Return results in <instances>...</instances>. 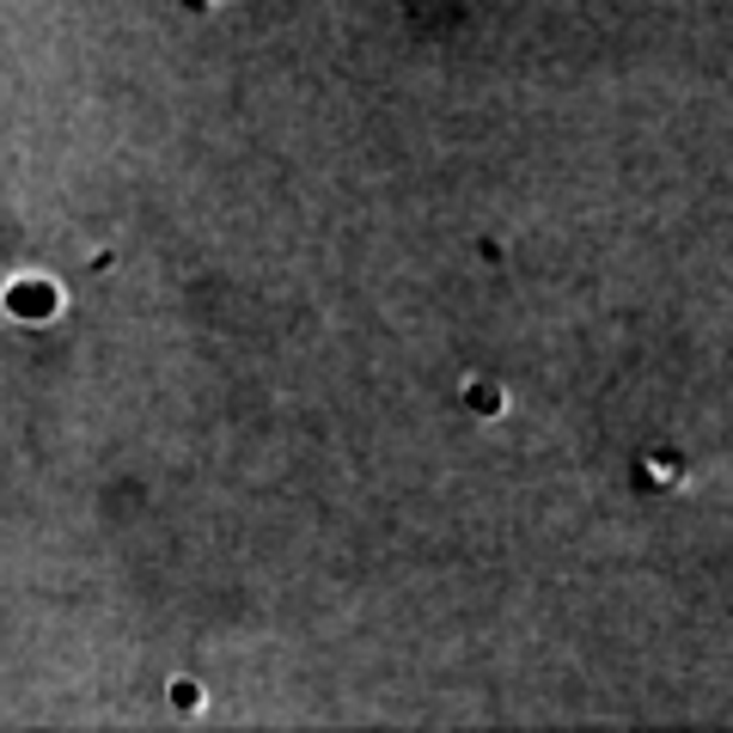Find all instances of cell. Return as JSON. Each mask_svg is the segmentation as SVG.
<instances>
[{"mask_svg": "<svg viewBox=\"0 0 733 733\" xmlns=\"http://www.w3.org/2000/svg\"><path fill=\"white\" fill-rule=\"evenodd\" d=\"M13 306H25V312H43V306H50V294H43V288H19Z\"/></svg>", "mask_w": 733, "mask_h": 733, "instance_id": "6da1fadb", "label": "cell"}]
</instances>
